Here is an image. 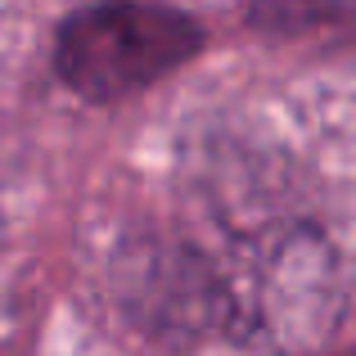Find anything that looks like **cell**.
Listing matches in <instances>:
<instances>
[{
	"label": "cell",
	"instance_id": "6da1fadb",
	"mask_svg": "<svg viewBox=\"0 0 356 356\" xmlns=\"http://www.w3.org/2000/svg\"><path fill=\"white\" fill-rule=\"evenodd\" d=\"M217 261V334L266 356H307L343 316V266L307 221L239 235Z\"/></svg>",
	"mask_w": 356,
	"mask_h": 356
},
{
	"label": "cell",
	"instance_id": "7a4b0ae2",
	"mask_svg": "<svg viewBox=\"0 0 356 356\" xmlns=\"http://www.w3.org/2000/svg\"><path fill=\"white\" fill-rule=\"evenodd\" d=\"M208 36L190 14L149 0H99L54 32V77L86 104H122L199 59Z\"/></svg>",
	"mask_w": 356,
	"mask_h": 356
}]
</instances>
